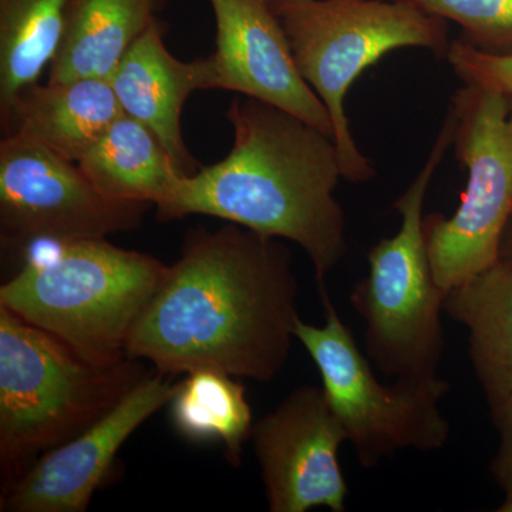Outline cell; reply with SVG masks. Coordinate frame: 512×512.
Segmentation results:
<instances>
[{"label":"cell","instance_id":"1","mask_svg":"<svg viewBox=\"0 0 512 512\" xmlns=\"http://www.w3.org/2000/svg\"><path fill=\"white\" fill-rule=\"evenodd\" d=\"M298 293L282 239L198 225L134 323L127 356L170 376L207 369L272 382L296 339Z\"/></svg>","mask_w":512,"mask_h":512},{"label":"cell","instance_id":"2","mask_svg":"<svg viewBox=\"0 0 512 512\" xmlns=\"http://www.w3.org/2000/svg\"><path fill=\"white\" fill-rule=\"evenodd\" d=\"M225 119L234 144L224 160L175 178L156 204L157 220L205 215L308 255L318 285L348 252L346 217L335 192L343 180L335 140L288 111L238 96Z\"/></svg>","mask_w":512,"mask_h":512},{"label":"cell","instance_id":"3","mask_svg":"<svg viewBox=\"0 0 512 512\" xmlns=\"http://www.w3.org/2000/svg\"><path fill=\"white\" fill-rule=\"evenodd\" d=\"M141 360L103 365L0 306V461L5 488L37 457L93 426L144 376Z\"/></svg>","mask_w":512,"mask_h":512},{"label":"cell","instance_id":"4","mask_svg":"<svg viewBox=\"0 0 512 512\" xmlns=\"http://www.w3.org/2000/svg\"><path fill=\"white\" fill-rule=\"evenodd\" d=\"M56 244L55 254L28 261L2 285L0 306L92 362H121L168 265L107 239Z\"/></svg>","mask_w":512,"mask_h":512},{"label":"cell","instance_id":"5","mask_svg":"<svg viewBox=\"0 0 512 512\" xmlns=\"http://www.w3.org/2000/svg\"><path fill=\"white\" fill-rule=\"evenodd\" d=\"M296 67L332 119L343 180L375 178L372 161L353 137L345 110L350 87L393 50L417 47L447 57L446 20L412 0H268Z\"/></svg>","mask_w":512,"mask_h":512},{"label":"cell","instance_id":"6","mask_svg":"<svg viewBox=\"0 0 512 512\" xmlns=\"http://www.w3.org/2000/svg\"><path fill=\"white\" fill-rule=\"evenodd\" d=\"M453 134L454 116L448 109L426 163L394 201L402 217L399 231L370 249L369 274L350 293L353 309L365 322L367 359L389 379L440 376L446 293L431 268L423 207L434 173L453 146Z\"/></svg>","mask_w":512,"mask_h":512},{"label":"cell","instance_id":"7","mask_svg":"<svg viewBox=\"0 0 512 512\" xmlns=\"http://www.w3.org/2000/svg\"><path fill=\"white\" fill-rule=\"evenodd\" d=\"M319 295L325 322L313 326L299 320L295 338L318 367L323 392L360 466H379L400 451L443 450L451 424L440 403L450 393V382L441 376L380 382L336 311L326 284L319 285Z\"/></svg>","mask_w":512,"mask_h":512},{"label":"cell","instance_id":"8","mask_svg":"<svg viewBox=\"0 0 512 512\" xmlns=\"http://www.w3.org/2000/svg\"><path fill=\"white\" fill-rule=\"evenodd\" d=\"M448 109L467 187L451 217L434 212L423 221L431 268L446 295L500 259L512 217V97L464 84Z\"/></svg>","mask_w":512,"mask_h":512},{"label":"cell","instance_id":"9","mask_svg":"<svg viewBox=\"0 0 512 512\" xmlns=\"http://www.w3.org/2000/svg\"><path fill=\"white\" fill-rule=\"evenodd\" d=\"M151 207L107 194L79 164L29 138L6 136L0 143L3 241L107 239L136 231Z\"/></svg>","mask_w":512,"mask_h":512},{"label":"cell","instance_id":"10","mask_svg":"<svg viewBox=\"0 0 512 512\" xmlns=\"http://www.w3.org/2000/svg\"><path fill=\"white\" fill-rule=\"evenodd\" d=\"M252 447L271 512L346 510L339 451L348 441L322 387H298L254 424Z\"/></svg>","mask_w":512,"mask_h":512},{"label":"cell","instance_id":"11","mask_svg":"<svg viewBox=\"0 0 512 512\" xmlns=\"http://www.w3.org/2000/svg\"><path fill=\"white\" fill-rule=\"evenodd\" d=\"M173 376L147 373L109 413L79 436L37 458L3 490L0 510L84 512L107 480L128 437L170 403Z\"/></svg>","mask_w":512,"mask_h":512},{"label":"cell","instance_id":"12","mask_svg":"<svg viewBox=\"0 0 512 512\" xmlns=\"http://www.w3.org/2000/svg\"><path fill=\"white\" fill-rule=\"evenodd\" d=\"M217 49L208 60V90L222 89L288 111L333 137L328 109L306 83L268 0H210Z\"/></svg>","mask_w":512,"mask_h":512},{"label":"cell","instance_id":"13","mask_svg":"<svg viewBox=\"0 0 512 512\" xmlns=\"http://www.w3.org/2000/svg\"><path fill=\"white\" fill-rule=\"evenodd\" d=\"M208 80L207 57L183 62L171 55L156 22L127 50L109 83L123 113L150 128L188 175L197 173L201 164L185 146L181 113L192 93L208 90Z\"/></svg>","mask_w":512,"mask_h":512},{"label":"cell","instance_id":"14","mask_svg":"<svg viewBox=\"0 0 512 512\" xmlns=\"http://www.w3.org/2000/svg\"><path fill=\"white\" fill-rule=\"evenodd\" d=\"M121 114L109 80L36 83L19 94L2 127L77 163Z\"/></svg>","mask_w":512,"mask_h":512},{"label":"cell","instance_id":"15","mask_svg":"<svg viewBox=\"0 0 512 512\" xmlns=\"http://www.w3.org/2000/svg\"><path fill=\"white\" fill-rule=\"evenodd\" d=\"M444 313L468 332V355L488 406L512 397V262L451 289Z\"/></svg>","mask_w":512,"mask_h":512},{"label":"cell","instance_id":"16","mask_svg":"<svg viewBox=\"0 0 512 512\" xmlns=\"http://www.w3.org/2000/svg\"><path fill=\"white\" fill-rule=\"evenodd\" d=\"M158 0H69L59 50L47 82L109 80L153 23Z\"/></svg>","mask_w":512,"mask_h":512},{"label":"cell","instance_id":"17","mask_svg":"<svg viewBox=\"0 0 512 512\" xmlns=\"http://www.w3.org/2000/svg\"><path fill=\"white\" fill-rule=\"evenodd\" d=\"M77 164L107 194L153 207L183 174L153 131L124 113Z\"/></svg>","mask_w":512,"mask_h":512},{"label":"cell","instance_id":"18","mask_svg":"<svg viewBox=\"0 0 512 512\" xmlns=\"http://www.w3.org/2000/svg\"><path fill=\"white\" fill-rule=\"evenodd\" d=\"M168 404L180 436L195 443L221 441L231 466L241 464L255 424L244 384L217 370H195L175 384Z\"/></svg>","mask_w":512,"mask_h":512},{"label":"cell","instance_id":"19","mask_svg":"<svg viewBox=\"0 0 512 512\" xmlns=\"http://www.w3.org/2000/svg\"><path fill=\"white\" fill-rule=\"evenodd\" d=\"M69 0H0V119L55 59Z\"/></svg>","mask_w":512,"mask_h":512},{"label":"cell","instance_id":"20","mask_svg":"<svg viewBox=\"0 0 512 512\" xmlns=\"http://www.w3.org/2000/svg\"><path fill=\"white\" fill-rule=\"evenodd\" d=\"M463 30L460 39L488 53H512V0H412Z\"/></svg>","mask_w":512,"mask_h":512},{"label":"cell","instance_id":"21","mask_svg":"<svg viewBox=\"0 0 512 512\" xmlns=\"http://www.w3.org/2000/svg\"><path fill=\"white\" fill-rule=\"evenodd\" d=\"M447 60L464 84L512 97V53H488L461 39L453 40Z\"/></svg>","mask_w":512,"mask_h":512},{"label":"cell","instance_id":"22","mask_svg":"<svg viewBox=\"0 0 512 512\" xmlns=\"http://www.w3.org/2000/svg\"><path fill=\"white\" fill-rule=\"evenodd\" d=\"M491 419L498 433V447L491 461V476L504 491L505 498H512V397L490 407Z\"/></svg>","mask_w":512,"mask_h":512},{"label":"cell","instance_id":"23","mask_svg":"<svg viewBox=\"0 0 512 512\" xmlns=\"http://www.w3.org/2000/svg\"><path fill=\"white\" fill-rule=\"evenodd\" d=\"M500 259L501 261L512 262V217L508 221L507 227H505L503 238H501Z\"/></svg>","mask_w":512,"mask_h":512},{"label":"cell","instance_id":"24","mask_svg":"<svg viewBox=\"0 0 512 512\" xmlns=\"http://www.w3.org/2000/svg\"><path fill=\"white\" fill-rule=\"evenodd\" d=\"M498 512H512V498H504V503L498 507Z\"/></svg>","mask_w":512,"mask_h":512}]
</instances>
